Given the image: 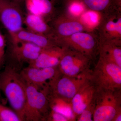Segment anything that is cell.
Instances as JSON below:
<instances>
[{
  "label": "cell",
  "instance_id": "44dd1931",
  "mask_svg": "<svg viewBox=\"0 0 121 121\" xmlns=\"http://www.w3.org/2000/svg\"><path fill=\"white\" fill-rule=\"evenodd\" d=\"M103 13L88 9L81 16L79 20L87 31L93 32L97 30Z\"/></svg>",
  "mask_w": 121,
  "mask_h": 121
},
{
  "label": "cell",
  "instance_id": "277c9868",
  "mask_svg": "<svg viewBox=\"0 0 121 121\" xmlns=\"http://www.w3.org/2000/svg\"><path fill=\"white\" fill-rule=\"evenodd\" d=\"M91 80L97 88L106 90L121 89V67L99 56L91 72Z\"/></svg>",
  "mask_w": 121,
  "mask_h": 121
},
{
  "label": "cell",
  "instance_id": "d6986e66",
  "mask_svg": "<svg viewBox=\"0 0 121 121\" xmlns=\"http://www.w3.org/2000/svg\"><path fill=\"white\" fill-rule=\"evenodd\" d=\"M48 98L51 110L63 115L69 121H74L76 119L72 109L71 102L67 101L51 94H48Z\"/></svg>",
  "mask_w": 121,
  "mask_h": 121
},
{
  "label": "cell",
  "instance_id": "7c38bea8",
  "mask_svg": "<svg viewBox=\"0 0 121 121\" xmlns=\"http://www.w3.org/2000/svg\"><path fill=\"white\" fill-rule=\"evenodd\" d=\"M10 54L13 59L19 63L28 64L35 61L43 48L37 45L24 41L11 42Z\"/></svg>",
  "mask_w": 121,
  "mask_h": 121
},
{
  "label": "cell",
  "instance_id": "9c48e42d",
  "mask_svg": "<svg viewBox=\"0 0 121 121\" xmlns=\"http://www.w3.org/2000/svg\"><path fill=\"white\" fill-rule=\"evenodd\" d=\"M121 11L115 9L103 14L97 29L99 40L121 44Z\"/></svg>",
  "mask_w": 121,
  "mask_h": 121
},
{
  "label": "cell",
  "instance_id": "7a4b0ae2",
  "mask_svg": "<svg viewBox=\"0 0 121 121\" xmlns=\"http://www.w3.org/2000/svg\"><path fill=\"white\" fill-rule=\"evenodd\" d=\"M26 84L25 121H47L51 110L48 87L40 88L33 84L26 83Z\"/></svg>",
  "mask_w": 121,
  "mask_h": 121
},
{
  "label": "cell",
  "instance_id": "f1b7e54d",
  "mask_svg": "<svg viewBox=\"0 0 121 121\" xmlns=\"http://www.w3.org/2000/svg\"><path fill=\"white\" fill-rule=\"evenodd\" d=\"M12 1H13L18 4L20 5H21L23 4L24 0H10Z\"/></svg>",
  "mask_w": 121,
  "mask_h": 121
},
{
  "label": "cell",
  "instance_id": "ffe728a7",
  "mask_svg": "<svg viewBox=\"0 0 121 121\" xmlns=\"http://www.w3.org/2000/svg\"><path fill=\"white\" fill-rule=\"evenodd\" d=\"M63 13L67 17L79 20L88 9L82 0H68L63 4Z\"/></svg>",
  "mask_w": 121,
  "mask_h": 121
},
{
  "label": "cell",
  "instance_id": "9a60e30c",
  "mask_svg": "<svg viewBox=\"0 0 121 121\" xmlns=\"http://www.w3.org/2000/svg\"><path fill=\"white\" fill-rule=\"evenodd\" d=\"M66 48L55 45L42 49L39 56L28 66L38 68L58 66Z\"/></svg>",
  "mask_w": 121,
  "mask_h": 121
},
{
  "label": "cell",
  "instance_id": "484cf974",
  "mask_svg": "<svg viewBox=\"0 0 121 121\" xmlns=\"http://www.w3.org/2000/svg\"><path fill=\"white\" fill-rule=\"evenodd\" d=\"M47 121H69L66 117L63 115L51 110L48 115Z\"/></svg>",
  "mask_w": 121,
  "mask_h": 121
},
{
  "label": "cell",
  "instance_id": "5bb4252c",
  "mask_svg": "<svg viewBox=\"0 0 121 121\" xmlns=\"http://www.w3.org/2000/svg\"><path fill=\"white\" fill-rule=\"evenodd\" d=\"M23 4L28 13L41 16L47 22L55 16L58 4H63L60 0H24Z\"/></svg>",
  "mask_w": 121,
  "mask_h": 121
},
{
  "label": "cell",
  "instance_id": "52a82bcc",
  "mask_svg": "<svg viewBox=\"0 0 121 121\" xmlns=\"http://www.w3.org/2000/svg\"><path fill=\"white\" fill-rule=\"evenodd\" d=\"M91 60L82 53L66 48L58 67L62 74L75 76L90 70Z\"/></svg>",
  "mask_w": 121,
  "mask_h": 121
},
{
  "label": "cell",
  "instance_id": "8fae6325",
  "mask_svg": "<svg viewBox=\"0 0 121 121\" xmlns=\"http://www.w3.org/2000/svg\"><path fill=\"white\" fill-rule=\"evenodd\" d=\"M52 28L53 37L56 41L76 33L87 31L79 20L70 18L63 13L55 17Z\"/></svg>",
  "mask_w": 121,
  "mask_h": 121
},
{
  "label": "cell",
  "instance_id": "83f0119b",
  "mask_svg": "<svg viewBox=\"0 0 121 121\" xmlns=\"http://www.w3.org/2000/svg\"><path fill=\"white\" fill-rule=\"evenodd\" d=\"M121 121V111L118 113L117 115L115 117L113 121Z\"/></svg>",
  "mask_w": 121,
  "mask_h": 121
},
{
  "label": "cell",
  "instance_id": "ac0fdd59",
  "mask_svg": "<svg viewBox=\"0 0 121 121\" xmlns=\"http://www.w3.org/2000/svg\"><path fill=\"white\" fill-rule=\"evenodd\" d=\"M99 54L121 67V44L99 40Z\"/></svg>",
  "mask_w": 121,
  "mask_h": 121
},
{
  "label": "cell",
  "instance_id": "6da1fadb",
  "mask_svg": "<svg viewBox=\"0 0 121 121\" xmlns=\"http://www.w3.org/2000/svg\"><path fill=\"white\" fill-rule=\"evenodd\" d=\"M26 86V83L13 67L6 66L0 73V90L21 121H25Z\"/></svg>",
  "mask_w": 121,
  "mask_h": 121
},
{
  "label": "cell",
  "instance_id": "2e32d148",
  "mask_svg": "<svg viewBox=\"0 0 121 121\" xmlns=\"http://www.w3.org/2000/svg\"><path fill=\"white\" fill-rule=\"evenodd\" d=\"M9 35L11 42H28L37 45L43 49L59 45L53 36L38 34L24 28L15 34Z\"/></svg>",
  "mask_w": 121,
  "mask_h": 121
},
{
  "label": "cell",
  "instance_id": "4dcf8cb0",
  "mask_svg": "<svg viewBox=\"0 0 121 121\" xmlns=\"http://www.w3.org/2000/svg\"></svg>",
  "mask_w": 121,
  "mask_h": 121
},
{
  "label": "cell",
  "instance_id": "cb8c5ba5",
  "mask_svg": "<svg viewBox=\"0 0 121 121\" xmlns=\"http://www.w3.org/2000/svg\"><path fill=\"white\" fill-rule=\"evenodd\" d=\"M95 108V99L94 101L84 109L77 117L78 121H93V116Z\"/></svg>",
  "mask_w": 121,
  "mask_h": 121
},
{
  "label": "cell",
  "instance_id": "e0dca14e",
  "mask_svg": "<svg viewBox=\"0 0 121 121\" xmlns=\"http://www.w3.org/2000/svg\"><path fill=\"white\" fill-rule=\"evenodd\" d=\"M24 24L29 31L40 35L53 36L52 27L48 24L47 21L41 16L27 12L24 17Z\"/></svg>",
  "mask_w": 121,
  "mask_h": 121
},
{
  "label": "cell",
  "instance_id": "d4e9b609",
  "mask_svg": "<svg viewBox=\"0 0 121 121\" xmlns=\"http://www.w3.org/2000/svg\"><path fill=\"white\" fill-rule=\"evenodd\" d=\"M6 42L4 36L0 32V69L4 64Z\"/></svg>",
  "mask_w": 121,
  "mask_h": 121
},
{
  "label": "cell",
  "instance_id": "30bf717a",
  "mask_svg": "<svg viewBox=\"0 0 121 121\" xmlns=\"http://www.w3.org/2000/svg\"><path fill=\"white\" fill-rule=\"evenodd\" d=\"M19 73L26 83L40 88L48 86L61 74L58 66L38 68L28 66L22 69Z\"/></svg>",
  "mask_w": 121,
  "mask_h": 121
},
{
  "label": "cell",
  "instance_id": "603a6c76",
  "mask_svg": "<svg viewBox=\"0 0 121 121\" xmlns=\"http://www.w3.org/2000/svg\"><path fill=\"white\" fill-rule=\"evenodd\" d=\"M0 121H21L13 109L0 103Z\"/></svg>",
  "mask_w": 121,
  "mask_h": 121
},
{
  "label": "cell",
  "instance_id": "ba28073f",
  "mask_svg": "<svg viewBox=\"0 0 121 121\" xmlns=\"http://www.w3.org/2000/svg\"><path fill=\"white\" fill-rule=\"evenodd\" d=\"M24 17L20 5L10 0H0V22L9 35L23 28Z\"/></svg>",
  "mask_w": 121,
  "mask_h": 121
},
{
  "label": "cell",
  "instance_id": "f546056e",
  "mask_svg": "<svg viewBox=\"0 0 121 121\" xmlns=\"http://www.w3.org/2000/svg\"><path fill=\"white\" fill-rule=\"evenodd\" d=\"M60 0L61 1V2H62L63 4V3H64V2H66V1L68 0Z\"/></svg>",
  "mask_w": 121,
  "mask_h": 121
},
{
  "label": "cell",
  "instance_id": "5b68a950",
  "mask_svg": "<svg viewBox=\"0 0 121 121\" xmlns=\"http://www.w3.org/2000/svg\"><path fill=\"white\" fill-rule=\"evenodd\" d=\"M91 72L90 69L73 76L61 74L49 84V93L71 102L78 91L91 80Z\"/></svg>",
  "mask_w": 121,
  "mask_h": 121
},
{
  "label": "cell",
  "instance_id": "4fadbf2b",
  "mask_svg": "<svg viewBox=\"0 0 121 121\" xmlns=\"http://www.w3.org/2000/svg\"><path fill=\"white\" fill-rule=\"evenodd\" d=\"M97 87L91 79L84 84L72 99V109L76 118L94 99Z\"/></svg>",
  "mask_w": 121,
  "mask_h": 121
},
{
  "label": "cell",
  "instance_id": "8992f818",
  "mask_svg": "<svg viewBox=\"0 0 121 121\" xmlns=\"http://www.w3.org/2000/svg\"><path fill=\"white\" fill-rule=\"evenodd\" d=\"M59 45L80 52L91 60L99 54V39L93 32H80L56 40Z\"/></svg>",
  "mask_w": 121,
  "mask_h": 121
},
{
  "label": "cell",
  "instance_id": "4316f807",
  "mask_svg": "<svg viewBox=\"0 0 121 121\" xmlns=\"http://www.w3.org/2000/svg\"><path fill=\"white\" fill-rule=\"evenodd\" d=\"M112 2L115 8L121 10V0H112Z\"/></svg>",
  "mask_w": 121,
  "mask_h": 121
},
{
  "label": "cell",
  "instance_id": "3957f363",
  "mask_svg": "<svg viewBox=\"0 0 121 121\" xmlns=\"http://www.w3.org/2000/svg\"><path fill=\"white\" fill-rule=\"evenodd\" d=\"M93 121H113L121 111V90L97 88L95 98Z\"/></svg>",
  "mask_w": 121,
  "mask_h": 121
},
{
  "label": "cell",
  "instance_id": "7402d4cb",
  "mask_svg": "<svg viewBox=\"0 0 121 121\" xmlns=\"http://www.w3.org/2000/svg\"><path fill=\"white\" fill-rule=\"evenodd\" d=\"M89 9L106 13L115 8L113 5L112 0H82Z\"/></svg>",
  "mask_w": 121,
  "mask_h": 121
}]
</instances>
